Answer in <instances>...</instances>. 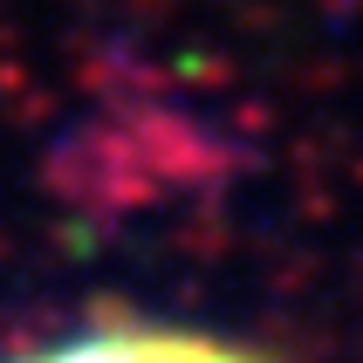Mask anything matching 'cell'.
<instances>
[{
  "mask_svg": "<svg viewBox=\"0 0 363 363\" xmlns=\"http://www.w3.org/2000/svg\"><path fill=\"white\" fill-rule=\"evenodd\" d=\"M14 363H267V357L226 343V336H206V329H158V323H138V315L117 308V315H96L82 336L48 343Z\"/></svg>",
  "mask_w": 363,
  "mask_h": 363,
  "instance_id": "1",
  "label": "cell"
}]
</instances>
